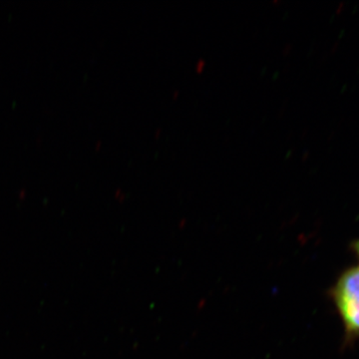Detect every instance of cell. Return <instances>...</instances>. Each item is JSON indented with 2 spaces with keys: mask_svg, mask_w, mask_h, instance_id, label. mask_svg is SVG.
<instances>
[{
  "mask_svg": "<svg viewBox=\"0 0 359 359\" xmlns=\"http://www.w3.org/2000/svg\"><path fill=\"white\" fill-rule=\"evenodd\" d=\"M347 337L359 339V266H351L340 275L332 290Z\"/></svg>",
  "mask_w": 359,
  "mask_h": 359,
  "instance_id": "cell-1",
  "label": "cell"
},
{
  "mask_svg": "<svg viewBox=\"0 0 359 359\" xmlns=\"http://www.w3.org/2000/svg\"><path fill=\"white\" fill-rule=\"evenodd\" d=\"M207 67V62L204 58L198 59L197 62L195 65V70L198 74H202L203 71L205 70V68Z\"/></svg>",
  "mask_w": 359,
  "mask_h": 359,
  "instance_id": "cell-2",
  "label": "cell"
},
{
  "mask_svg": "<svg viewBox=\"0 0 359 359\" xmlns=\"http://www.w3.org/2000/svg\"><path fill=\"white\" fill-rule=\"evenodd\" d=\"M353 249L354 250V252H355V254L358 255L359 259V240L355 241V242L353 243Z\"/></svg>",
  "mask_w": 359,
  "mask_h": 359,
  "instance_id": "cell-3",
  "label": "cell"
},
{
  "mask_svg": "<svg viewBox=\"0 0 359 359\" xmlns=\"http://www.w3.org/2000/svg\"><path fill=\"white\" fill-rule=\"evenodd\" d=\"M180 96V91L178 89L174 90L173 92H172V98L174 99V100H177V99L179 98Z\"/></svg>",
  "mask_w": 359,
  "mask_h": 359,
  "instance_id": "cell-4",
  "label": "cell"
},
{
  "mask_svg": "<svg viewBox=\"0 0 359 359\" xmlns=\"http://www.w3.org/2000/svg\"><path fill=\"white\" fill-rule=\"evenodd\" d=\"M163 133V129L162 128H158L157 130H156L155 131V138L156 139H159L160 137H161V135H162Z\"/></svg>",
  "mask_w": 359,
  "mask_h": 359,
  "instance_id": "cell-5",
  "label": "cell"
}]
</instances>
